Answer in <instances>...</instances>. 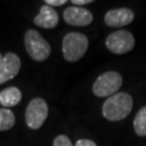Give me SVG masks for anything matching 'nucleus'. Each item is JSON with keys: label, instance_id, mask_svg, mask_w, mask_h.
Returning a JSON list of instances; mask_svg holds the SVG:
<instances>
[{"label": "nucleus", "instance_id": "7ed1b4c3", "mask_svg": "<svg viewBox=\"0 0 146 146\" xmlns=\"http://www.w3.org/2000/svg\"><path fill=\"white\" fill-rule=\"evenodd\" d=\"M24 43L27 53L36 62L46 61L51 54V46L37 31H27L24 36Z\"/></svg>", "mask_w": 146, "mask_h": 146}, {"label": "nucleus", "instance_id": "423d86ee", "mask_svg": "<svg viewBox=\"0 0 146 146\" xmlns=\"http://www.w3.org/2000/svg\"><path fill=\"white\" fill-rule=\"evenodd\" d=\"M134 37L128 31H117L106 38L105 44L110 52L115 54H125L134 48Z\"/></svg>", "mask_w": 146, "mask_h": 146}, {"label": "nucleus", "instance_id": "f03ea898", "mask_svg": "<svg viewBox=\"0 0 146 146\" xmlns=\"http://www.w3.org/2000/svg\"><path fill=\"white\" fill-rule=\"evenodd\" d=\"M89 47L88 37L81 33H68L63 39L64 58L68 62H77L84 56Z\"/></svg>", "mask_w": 146, "mask_h": 146}, {"label": "nucleus", "instance_id": "2eb2a0df", "mask_svg": "<svg viewBox=\"0 0 146 146\" xmlns=\"http://www.w3.org/2000/svg\"><path fill=\"white\" fill-rule=\"evenodd\" d=\"M67 1L66 0H46L44 3L50 7H61V5H65Z\"/></svg>", "mask_w": 146, "mask_h": 146}, {"label": "nucleus", "instance_id": "9d476101", "mask_svg": "<svg viewBox=\"0 0 146 146\" xmlns=\"http://www.w3.org/2000/svg\"><path fill=\"white\" fill-rule=\"evenodd\" d=\"M35 25L41 28H54L58 24V14L52 7L43 5L40 8V12L34 19Z\"/></svg>", "mask_w": 146, "mask_h": 146}, {"label": "nucleus", "instance_id": "9b49d317", "mask_svg": "<svg viewBox=\"0 0 146 146\" xmlns=\"http://www.w3.org/2000/svg\"><path fill=\"white\" fill-rule=\"evenodd\" d=\"M22 92L16 87H9L0 92V104L3 107H13L21 102Z\"/></svg>", "mask_w": 146, "mask_h": 146}, {"label": "nucleus", "instance_id": "1a4fd4ad", "mask_svg": "<svg viewBox=\"0 0 146 146\" xmlns=\"http://www.w3.org/2000/svg\"><path fill=\"white\" fill-rule=\"evenodd\" d=\"M134 20L133 11L128 8H120L110 10L104 17V22L110 27H122L129 25Z\"/></svg>", "mask_w": 146, "mask_h": 146}, {"label": "nucleus", "instance_id": "4468645a", "mask_svg": "<svg viewBox=\"0 0 146 146\" xmlns=\"http://www.w3.org/2000/svg\"><path fill=\"white\" fill-rule=\"evenodd\" d=\"M53 146H74V145L72 144V142H70L68 136L61 134V135H58L54 139Z\"/></svg>", "mask_w": 146, "mask_h": 146}, {"label": "nucleus", "instance_id": "f3484780", "mask_svg": "<svg viewBox=\"0 0 146 146\" xmlns=\"http://www.w3.org/2000/svg\"><path fill=\"white\" fill-rule=\"evenodd\" d=\"M93 1L92 0H73L72 3L73 5H77V7L79 5H89V3H92Z\"/></svg>", "mask_w": 146, "mask_h": 146}, {"label": "nucleus", "instance_id": "6e6552de", "mask_svg": "<svg viewBox=\"0 0 146 146\" xmlns=\"http://www.w3.org/2000/svg\"><path fill=\"white\" fill-rule=\"evenodd\" d=\"M63 16L67 24L78 27L88 26L93 21V15L90 11L77 5L68 7L64 11Z\"/></svg>", "mask_w": 146, "mask_h": 146}, {"label": "nucleus", "instance_id": "f8f14e48", "mask_svg": "<svg viewBox=\"0 0 146 146\" xmlns=\"http://www.w3.org/2000/svg\"><path fill=\"white\" fill-rule=\"evenodd\" d=\"M15 123L14 113L9 108H0V131H8Z\"/></svg>", "mask_w": 146, "mask_h": 146}, {"label": "nucleus", "instance_id": "39448f33", "mask_svg": "<svg viewBox=\"0 0 146 146\" xmlns=\"http://www.w3.org/2000/svg\"><path fill=\"white\" fill-rule=\"evenodd\" d=\"M48 114H49V107L44 100L41 98L31 100L27 105L25 113L26 125L33 130L41 128L47 119Z\"/></svg>", "mask_w": 146, "mask_h": 146}, {"label": "nucleus", "instance_id": "ddd939ff", "mask_svg": "<svg viewBox=\"0 0 146 146\" xmlns=\"http://www.w3.org/2000/svg\"><path fill=\"white\" fill-rule=\"evenodd\" d=\"M133 128L139 136H146V106L137 111L133 121Z\"/></svg>", "mask_w": 146, "mask_h": 146}, {"label": "nucleus", "instance_id": "0eeeda50", "mask_svg": "<svg viewBox=\"0 0 146 146\" xmlns=\"http://www.w3.org/2000/svg\"><path fill=\"white\" fill-rule=\"evenodd\" d=\"M21 69V60L15 53L8 52L5 56L0 53V84L15 77Z\"/></svg>", "mask_w": 146, "mask_h": 146}, {"label": "nucleus", "instance_id": "dca6fc26", "mask_svg": "<svg viewBox=\"0 0 146 146\" xmlns=\"http://www.w3.org/2000/svg\"><path fill=\"white\" fill-rule=\"evenodd\" d=\"M75 146H98L93 141L91 140H86V139H82V140H79L77 141L76 145Z\"/></svg>", "mask_w": 146, "mask_h": 146}, {"label": "nucleus", "instance_id": "f257e3e1", "mask_svg": "<svg viewBox=\"0 0 146 146\" xmlns=\"http://www.w3.org/2000/svg\"><path fill=\"white\" fill-rule=\"evenodd\" d=\"M133 107L130 94L118 92L106 100L102 107V114L110 121H119L128 117Z\"/></svg>", "mask_w": 146, "mask_h": 146}, {"label": "nucleus", "instance_id": "20e7f679", "mask_svg": "<svg viewBox=\"0 0 146 146\" xmlns=\"http://www.w3.org/2000/svg\"><path fill=\"white\" fill-rule=\"evenodd\" d=\"M122 86V77L117 72H106L98 77L93 84V93L99 98H106L116 94Z\"/></svg>", "mask_w": 146, "mask_h": 146}]
</instances>
